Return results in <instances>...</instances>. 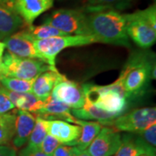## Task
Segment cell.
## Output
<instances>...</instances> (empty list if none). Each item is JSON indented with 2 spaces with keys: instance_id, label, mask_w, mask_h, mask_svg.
I'll use <instances>...</instances> for the list:
<instances>
[{
  "instance_id": "cell-15",
  "label": "cell",
  "mask_w": 156,
  "mask_h": 156,
  "mask_svg": "<svg viewBox=\"0 0 156 156\" xmlns=\"http://www.w3.org/2000/svg\"><path fill=\"white\" fill-rule=\"evenodd\" d=\"M66 76L59 72L56 68L41 73L34 80L31 93L36 95L39 100H47L51 95L52 89L58 83L66 79Z\"/></svg>"
},
{
  "instance_id": "cell-25",
  "label": "cell",
  "mask_w": 156,
  "mask_h": 156,
  "mask_svg": "<svg viewBox=\"0 0 156 156\" xmlns=\"http://www.w3.org/2000/svg\"><path fill=\"white\" fill-rule=\"evenodd\" d=\"M29 34L31 36V37L35 40H43L54 37H62V36H67L68 34L62 32L61 30H57L55 27H52L49 24H42L38 26H29L28 29H26Z\"/></svg>"
},
{
  "instance_id": "cell-1",
  "label": "cell",
  "mask_w": 156,
  "mask_h": 156,
  "mask_svg": "<svg viewBox=\"0 0 156 156\" xmlns=\"http://www.w3.org/2000/svg\"><path fill=\"white\" fill-rule=\"evenodd\" d=\"M91 36L97 43L130 47L126 16L115 9L86 10Z\"/></svg>"
},
{
  "instance_id": "cell-5",
  "label": "cell",
  "mask_w": 156,
  "mask_h": 156,
  "mask_svg": "<svg viewBox=\"0 0 156 156\" xmlns=\"http://www.w3.org/2000/svg\"><path fill=\"white\" fill-rule=\"evenodd\" d=\"M97 43L93 36L67 35L54 37L34 42L35 50L39 60L51 67H56V58L62 50L69 47H79Z\"/></svg>"
},
{
  "instance_id": "cell-6",
  "label": "cell",
  "mask_w": 156,
  "mask_h": 156,
  "mask_svg": "<svg viewBox=\"0 0 156 156\" xmlns=\"http://www.w3.org/2000/svg\"><path fill=\"white\" fill-rule=\"evenodd\" d=\"M44 24L61 30L68 35L91 36L88 25L87 13L84 10L59 9L45 18Z\"/></svg>"
},
{
  "instance_id": "cell-28",
  "label": "cell",
  "mask_w": 156,
  "mask_h": 156,
  "mask_svg": "<svg viewBox=\"0 0 156 156\" xmlns=\"http://www.w3.org/2000/svg\"><path fill=\"white\" fill-rule=\"evenodd\" d=\"M59 145H60V143L58 142L57 140L55 139L50 134H47L44 140H43L42 144L40 145L39 149L43 153H44L45 154L51 156L52 154L54 153V151L56 150V147Z\"/></svg>"
},
{
  "instance_id": "cell-29",
  "label": "cell",
  "mask_w": 156,
  "mask_h": 156,
  "mask_svg": "<svg viewBox=\"0 0 156 156\" xmlns=\"http://www.w3.org/2000/svg\"><path fill=\"white\" fill-rule=\"evenodd\" d=\"M13 108H15V106L6 94L5 88L0 87V115L8 113Z\"/></svg>"
},
{
  "instance_id": "cell-12",
  "label": "cell",
  "mask_w": 156,
  "mask_h": 156,
  "mask_svg": "<svg viewBox=\"0 0 156 156\" xmlns=\"http://www.w3.org/2000/svg\"><path fill=\"white\" fill-rule=\"evenodd\" d=\"M55 0H15L13 9L23 23L30 26L40 15L50 10Z\"/></svg>"
},
{
  "instance_id": "cell-9",
  "label": "cell",
  "mask_w": 156,
  "mask_h": 156,
  "mask_svg": "<svg viewBox=\"0 0 156 156\" xmlns=\"http://www.w3.org/2000/svg\"><path fill=\"white\" fill-rule=\"evenodd\" d=\"M122 144V136L111 127H102L89 147L86 149L91 156H113Z\"/></svg>"
},
{
  "instance_id": "cell-37",
  "label": "cell",
  "mask_w": 156,
  "mask_h": 156,
  "mask_svg": "<svg viewBox=\"0 0 156 156\" xmlns=\"http://www.w3.org/2000/svg\"><path fill=\"white\" fill-rule=\"evenodd\" d=\"M141 156H149V155H146V154H145V155H141Z\"/></svg>"
},
{
  "instance_id": "cell-17",
  "label": "cell",
  "mask_w": 156,
  "mask_h": 156,
  "mask_svg": "<svg viewBox=\"0 0 156 156\" xmlns=\"http://www.w3.org/2000/svg\"><path fill=\"white\" fill-rule=\"evenodd\" d=\"M155 156V149L147 146L137 134L128 133L122 137V144L114 156Z\"/></svg>"
},
{
  "instance_id": "cell-11",
  "label": "cell",
  "mask_w": 156,
  "mask_h": 156,
  "mask_svg": "<svg viewBox=\"0 0 156 156\" xmlns=\"http://www.w3.org/2000/svg\"><path fill=\"white\" fill-rule=\"evenodd\" d=\"M4 40L5 49L8 50L9 53L23 58L38 59L34 46L35 40L29 34L27 30L17 31Z\"/></svg>"
},
{
  "instance_id": "cell-21",
  "label": "cell",
  "mask_w": 156,
  "mask_h": 156,
  "mask_svg": "<svg viewBox=\"0 0 156 156\" xmlns=\"http://www.w3.org/2000/svg\"><path fill=\"white\" fill-rule=\"evenodd\" d=\"M77 125L81 127L82 130L75 146L80 150H86L96 137V135L99 134L102 125L98 122L83 120H78Z\"/></svg>"
},
{
  "instance_id": "cell-14",
  "label": "cell",
  "mask_w": 156,
  "mask_h": 156,
  "mask_svg": "<svg viewBox=\"0 0 156 156\" xmlns=\"http://www.w3.org/2000/svg\"><path fill=\"white\" fill-rule=\"evenodd\" d=\"M36 115L37 116L48 121L61 120L77 125L78 119L71 114V108L55 99L51 95L47 100L44 101L43 107L36 113Z\"/></svg>"
},
{
  "instance_id": "cell-34",
  "label": "cell",
  "mask_w": 156,
  "mask_h": 156,
  "mask_svg": "<svg viewBox=\"0 0 156 156\" xmlns=\"http://www.w3.org/2000/svg\"><path fill=\"white\" fill-rule=\"evenodd\" d=\"M15 0H0V5L13 8V4Z\"/></svg>"
},
{
  "instance_id": "cell-16",
  "label": "cell",
  "mask_w": 156,
  "mask_h": 156,
  "mask_svg": "<svg viewBox=\"0 0 156 156\" xmlns=\"http://www.w3.org/2000/svg\"><path fill=\"white\" fill-rule=\"evenodd\" d=\"M15 126L12 143L16 148H21L28 141L29 137L33 130L37 117L31 113L16 109Z\"/></svg>"
},
{
  "instance_id": "cell-3",
  "label": "cell",
  "mask_w": 156,
  "mask_h": 156,
  "mask_svg": "<svg viewBox=\"0 0 156 156\" xmlns=\"http://www.w3.org/2000/svg\"><path fill=\"white\" fill-rule=\"evenodd\" d=\"M85 97L95 107L116 116L123 115L128 106V97L121 85L115 83L106 86L86 83L82 85Z\"/></svg>"
},
{
  "instance_id": "cell-33",
  "label": "cell",
  "mask_w": 156,
  "mask_h": 156,
  "mask_svg": "<svg viewBox=\"0 0 156 156\" xmlns=\"http://www.w3.org/2000/svg\"><path fill=\"white\" fill-rule=\"evenodd\" d=\"M73 156H91L87 150H80L77 147L75 146V150H74V154Z\"/></svg>"
},
{
  "instance_id": "cell-10",
  "label": "cell",
  "mask_w": 156,
  "mask_h": 156,
  "mask_svg": "<svg viewBox=\"0 0 156 156\" xmlns=\"http://www.w3.org/2000/svg\"><path fill=\"white\" fill-rule=\"evenodd\" d=\"M51 95L72 109L81 108L85 101L83 86L67 78L56 84L52 89Z\"/></svg>"
},
{
  "instance_id": "cell-19",
  "label": "cell",
  "mask_w": 156,
  "mask_h": 156,
  "mask_svg": "<svg viewBox=\"0 0 156 156\" xmlns=\"http://www.w3.org/2000/svg\"><path fill=\"white\" fill-rule=\"evenodd\" d=\"M23 24V19L13 8L0 5V40L16 33Z\"/></svg>"
},
{
  "instance_id": "cell-26",
  "label": "cell",
  "mask_w": 156,
  "mask_h": 156,
  "mask_svg": "<svg viewBox=\"0 0 156 156\" xmlns=\"http://www.w3.org/2000/svg\"><path fill=\"white\" fill-rule=\"evenodd\" d=\"M86 10L94 9H122L126 7L130 0H77Z\"/></svg>"
},
{
  "instance_id": "cell-8",
  "label": "cell",
  "mask_w": 156,
  "mask_h": 156,
  "mask_svg": "<svg viewBox=\"0 0 156 156\" xmlns=\"http://www.w3.org/2000/svg\"><path fill=\"white\" fill-rule=\"evenodd\" d=\"M156 122V108H142L122 115L108 125L116 131L140 133Z\"/></svg>"
},
{
  "instance_id": "cell-30",
  "label": "cell",
  "mask_w": 156,
  "mask_h": 156,
  "mask_svg": "<svg viewBox=\"0 0 156 156\" xmlns=\"http://www.w3.org/2000/svg\"><path fill=\"white\" fill-rule=\"evenodd\" d=\"M75 146H68L60 144L56 147L51 156H73Z\"/></svg>"
},
{
  "instance_id": "cell-35",
  "label": "cell",
  "mask_w": 156,
  "mask_h": 156,
  "mask_svg": "<svg viewBox=\"0 0 156 156\" xmlns=\"http://www.w3.org/2000/svg\"><path fill=\"white\" fill-rule=\"evenodd\" d=\"M5 50V44L4 42L0 41V59H2V57H3Z\"/></svg>"
},
{
  "instance_id": "cell-32",
  "label": "cell",
  "mask_w": 156,
  "mask_h": 156,
  "mask_svg": "<svg viewBox=\"0 0 156 156\" xmlns=\"http://www.w3.org/2000/svg\"><path fill=\"white\" fill-rule=\"evenodd\" d=\"M0 156H17V152L14 147L8 145L0 146Z\"/></svg>"
},
{
  "instance_id": "cell-4",
  "label": "cell",
  "mask_w": 156,
  "mask_h": 156,
  "mask_svg": "<svg viewBox=\"0 0 156 156\" xmlns=\"http://www.w3.org/2000/svg\"><path fill=\"white\" fill-rule=\"evenodd\" d=\"M126 16V31L128 37L137 46L148 49L156 41V7L151 5L145 10L134 11Z\"/></svg>"
},
{
  "instance_id": "cell-18",
  "label": "cell",
  "mask_w": 156,
  "mask_h": 156,
  "mask_svg": "<svg viewBox=\"0 0 156 156\" xmlns=\"http://www.w3.org/2000/svg\"><path fill=\"white\" fill-rule=\"evenodd\" d=\"M71 114L78 120L98 122L104 126H108L109 122H111L113 120L118 117L115 115H112L110 113H108L98 108L86 97H85L83 106L81 108L71 109Z\"/></svg>"
},
{
  "instance_id": "cell-23",
  "label": "cell",
  "mask_w": 156,
  "mask_h": 156,
  "mask_svg": "<svg viewBox=\"0 0 156 156\" xmlns=\"http://www.w3.org/2000/svg\"><path fill=\"white\" fill-rule=\"evenodd\" d=\"M34 80H23L16 77H10L0 76V83L8 90L18 93H30L31 92Z\"/></svg>"
},
{
  "instance_id": "cell-36",
  "label": "cell",
  "mask_w": 156,
  "mask_h": 156,
  "mask_svg": "<svg viewBox=\"0 0 156 156\" xmlns=\"http://www.w3.org/2000/svg\"><path fill=\"white\" fill-rule=\"evenodd\" d=\"M0 76H4V63L2 59H0Z\"/></svg>"
},
{
  "instance_id": "cell-20",
  "label": "cell",
  "mask_w": 156,
  "mask_h": 156,
  "mask_svg": "<svg viewBox=\"0 0 156 156\" xmlns=\"http://www.w3.org/2000/svg\"><path fill=\"white\" fill-rule=\"evenodd\" d=\"M6 94L11 99V102L17 109L30 112V113H37L43 107L44 101L39 100L38 98L34 95L31 92L30 93H18L8 90L5 88Z\"/></svg>"
},
{
  "instance_id": "cell-22",
  "label": "cell",
  "mask_w": 156,
  "mask_h": 156,
  "mask_svg": "<svg viewBox=\"0 0 156 156\" xmlns=\"http://www.w3.org/2000/svg\"><path fill=\"white\" fill-rule=\"evenodd\" d=\"M15 111L0 115V146L10 143L14 136Z\"/></svg>"
},
{
  "instance_id": "cell-2",
  "label": "cell",
  "mask_w": 156,
  "mask_h": 156,
  "mask_svg": "<svg viewBox=\"0 0 156 156\" xmlns=\"http://www.w3.org/2000/svg\"><path fill=\"white\" fill-rule=\"evenodd\" d=\"M153 61L146 52L134 53L127 62L116 82L121 85L128 98L138 95L152 79Z\"/></svg>"
},
{
  "instance_id": "cell-24",
  "label": "cell",
  "mask_w": 156,
  "mask_h": 156,
  "mask_svg": "<svg viewBox=\"0 0 156 156\" xmlns=\"http://www.w3.org/2000/svg\"><path fill=\"white\" fill-rule=\"evenodd\" d=\"M47 134V120L37 116L36 123L29 137L27 146L31 148H39Z\"/></svg>"
},
{
  "instance_id": "cell-27",
  "label": "cell",
  "mask_w": 156,
  "mask_h": 156,
  "mask_svg": "<svg viewBox=\"0 0 156 156\" xmlns=\"http://www.w3.org/2000/svg\"><path fill=\"white\" fill-rule=\"evenodd\" d=\"M141 138V140L145 142L147 146L155 149L156 147V124L154 123L150 127L146 128L145 130L136 133Z\"/></svg>"
},
{
  "instance_id": "cell-7",
  "label": "cell",
  "mask_w": 156,
  "mask_h": 156,
  "mask_svg": "<svg viewBox=\"0 0 156 156\" xmlns=\"http://www.w3.org/2000/svg\"><path fill=\"white\" fill-rule=\"evenodd\" d=\"M4 76L23 80L35 79L41 73L50 69L51 67L39 59L23 58L14 56L9 52L3 55Z\"/></svg>"
},
{
  "instance_id": "cell-31",
  "label": "cell",
  "mask_w": 156,
  "mask_h": 156,
  "mask_svg": "<svg viewBox=\"0 0 156 156\" xmlns=\"http://www.w3.org/2000/svg\"><path fill=\"white\" fill-rule=\"evenodd\" d=\"M19 156H50L45 154L39 148H31L29 147L28 146L21 150Z\"/></svg>"
},
{
  "instance_id": "cell-13",
  "label": "cell",
  "mask_w": 156,
  "mask_h": 156,
  "mask_svg": "<svg viewBox=\"0 0 156 156\" xmlns=\"http://www.w3.org/2000/svg\"><path fill=\"white\" fill-rule=\"evenodd\" d=\"M82 128L79 125L61 120H47V132L60 144L75 146L81 134Z\"/></svg>"
}]
</instances>
